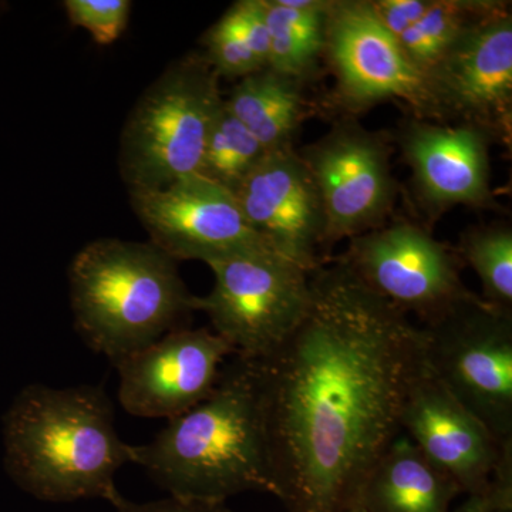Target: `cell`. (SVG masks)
Wrapping results in <instances>:
<instances>
[{"mask_svg": "<svg viewBox=\"0 0 512 512\" xmlns=\"http://www.w3.org/2000/svg\"><path fill=\"white\" fill-rule=\"evenodd\" d=\"M255 362L275 497L288 512H359L367 477L402 433L423 330L336 258L312 272L299 325Z\"/></svg>", "mask_w": 512, "mask_h": 512, "instance_id": "6da1fadb", "label": "cell"}, {"mask_svg": "<svg viewBox=\"0 0 512 512\" xmlns=\"http://www.w3.org/2000/svg\"><path fill=\"white\" fill-rule=\"evenodd\" d=\"M131 463L171 497L227 503L248 491L275 495L255 360L234 356L207 399L168 420L150 443L131 446Z\"/></svg>", "mask_w": 512, "mask_h": 512, "instance_id": "7a4b0ae2", "label": "cell"}, {"mask_svg": "<svg viewBox=\"0 0 512 512\" xmlns=\"http://www.w3.org/2000/svg\"><path fill=\"white\" fill-rule=\"evenodd\" d=\"M3 446L9 477L37 500L114 505L123 497L114 477L131 463V444L120 439L101 386L29 384L3 416Z\"/></svg>", "mask_w": 512, "mask_h": 512, "instance_id": "3957f363", "label": "cell"}, {"mask_svg": "<svg viewBox=\"0 0 512 512\" xmlns=\"http://www.w3.org/2000/svg\"><path fill=\"white\" fill-rule=\"evenodd\" d=\"M74 326L113 365L183 328L195 311L178 262L151 242L100 238L69 268Z\"/></svg>", "mask_w": 512, "mask_h": 512, "instance_id": "277c9868", "label": "cell"}, {"mask_svg": "<svg viewBox=\"0 0 512 512\" xmlns=\"http://www.w3.org/2000/svg\"><path fill=\"white\" fill-rule=\"evenodd\" d=\"M222 104L220 76L204 55L171 64L138 99L121 133L119 167L128 192L200 173Z\"/></svg>", "mask_w": 512, "mask_h": 512, "instance_id": "5b68a950", "label": "cell"}, {"mask_svg": "<svg viewBox=\"0 0 512 512\" xmlns=\"http://www.w3.org/2000/svg\"><path fill=\"white\" fill-rule=\"evenodd\" d=\"M420 328L430 372L495 439L512 444V311L474 293Z\"/></svg>", "mask_w": 512, "mask_h": 512, "instance_id": "8992f818", "label": "cell"}, {"mask_svg": "<svg viewBox=\"0 0 512 512\" xmlns=\"http://www.w3.org/2000/svg\"><path fill=\"white\" fill-rule=\"evenodd\" d=\"M207 265L214 286L207 296H195V311L208 316L234 356H268L308 311L311 274L276 252H249Z\"/></svg>", "mask_w": 512, "mask_h": 512, "instance_id": "52a82bcc", "label": "cell"}, {"mask_svg": "<svg viewBox=\"0 0 512 512\" xmlns=\"http://www.w3.org/2000/svg\"><path fill=\"white\" fill-rule=\"evenodd\" d=\"M323 55L335 76L332 100L340 109L357 114L394 101L414 119L446 123L426 74L379 22L369 0H329Z\"/></svg>", "mask_w": 512, "mask_h": 512, "instance_id": "ba28073f", "label": "cell"}, {"mask_svg": "<svg viewBox=\"0 0 512 512\" xmlns=\"http://www.w3.org/2000/svg\"><path fill=\"white\" fill-rule=\"evenodd\" d=\"M338 259L397 311L414 313L421 326L474 295L461 279L458 255L412 222L384 224L349 239Z\"/></svg>", "mask_w": 512, "mask_h": 512, "instance_id": "9c48e42d", "label": "cell"}, {"mask_svg": "<svg viewBox=\"0 0 512 512\" xmlns=\"http://www.w3.org/2000/svg\"><path fill=\"white\" fill-rule=\"evenodd\" d=\"M298 153L322 205L323 251L383 227L399 190L384 134L345 119Z\"/></svg>", "mask_w": 512, "mask_h": 512, "instance_id": "30bf717a", "label": "cell"}, {"mask_svg": "<svg viewBox=\"0 0 512 512\" xmlns=\"http://www.w3.org/2000/svg\"><path fill=\"white\" fill-rule=\"evenodd\" d=\"M130 200L151 244L177 262L210 264L249 252H275L249 224L234 191L204 175H185L157 190L130 191Z\"/></svg>", "mask_w": 512, "mask_h": 512, "instance_id": "8fae6325", "label": "cell"}, {"mask_svg": "<svg viewBox=\"0 0 512 512\" xmlns=\"http://www.w3.org/2000/svg\"><path fill=\"white\" fill-rule=\"evenodd\" d=\"M446 120L474 124L510 143L512 15L510 3L467 30L426 74Z\"/></svg>", "mask_w": 512, "mask_h": 512, "instance_id": "7c38bea8", "label": "cell"}, {"mask_svg": "<svg viewBox=\"0 0 512 512\" xmlns=\"http://www.w3.org/2000/svg\"><path fill=\"white\" fill-rule=\"evenodd\" d=\"M232 355L227 340L214 330H171L114 365L121 407L137 417L174 419L210 396Z\"/></svg>", "mask_w": 512, "mask_h": 512, "instance_id": "4fadbf2b", "label": "cell"}, {"mask_svg": "<svg viewBox=\"0 0 512 512\" xmlns=\"http://www.w3.org/2000/svg\"><path fill=\"white\" fill-rule=\"evenodd\" d=\"M400 429L466 495L483 493L505 451L512 447L495 439L430 372L426 362L407 390Z\"/></svg>", "mask_w": 512, "mask_h": 512, "instance_id": "5bb4252c", "label": "cell"}, {"mask_svg": "<svg viewBox=\"0 0 512 512\" xmlns=\"http://www.w3.org/2000/svg\"><path fill=\"white\" fill-rule=\"evenodd\" d=\"M234 194L249 224L276 254L309 274L325 264L318 190L293 147L265 153Z\"/></svg>", "mask_w": 512, "mask_h": 512, "instance_id": "9a60e30c", "label": "cell"}, {"mask_svg": "<svg viewBox=\"0 0 512 512\" xmlns=\"http://www.w3.org/2000/svg\"><path fill=\"white\" fill-rule=\"evenodd\" d=\"M494 137L474 124L450 126L410 117L399 133L421 207L440 217L463 205L497 208L491 187L490 146Z\"/></svg>", "mask_w": 512, "mask_h": 512, "instance_id": "2e32d148", "label": "cell"}, {"mask_svg": "<svg viewBox=\"0 0 512 512\" xmlns=\"http://www.w3.org/2000/svg\"><path fill=\"white\" fill-rule=\"evenodd\" d=\"M456 483L400 433L367 477L359 512H451Z\"/></svg>", "mask_w": 512, "mask_h": 512, "instance_id": "e0dca14e", "label": "cell"}, {"mask_svg": "<svg viewBox=\"0 0 512 512\" xmlns=\"http://www.w3.org/2000/svg\"><path fill=\"white\" fill-rule=\"evenodd\" d=\"M301 89L296 80L264 69L244 77L224 101L268 153L292 147L306 110Z\"/></svg>", "mask_w": 512, "mask_h": 512, "instance_id": "ac0fdd59", "label": "cell"}, {"mask_svg": "<svg viewBox=\"0 0 512 512\" xmlns=\"http://www.w3.org/2000/svg\"><path fill=\"white\" fill-rule=\"evenodd\" d=\"M262 5L269 30L266 69L302 84L325 53L329 0H262Z\"/></svg>", "mask_w": 512, "mask_h": 512, "instance_id": "d6986e66", "label": "cell"}, {"mask_svg": "<svg viewBox=\"0 0 512 512\" xmlns=\"http://www.w3.org/2000/svg\"><path fill=\"white\" fill-rule=\"evenodd\" d=\"M498 0H431L419 22L397 40L410 62L427 74L468 29L490 16Z\"/></svg>", "mask_w": 512, "mask_h": 512, "instance_id": "ffe728a7", "label": "cell"}, {"mask_svg": "<svg viewBox=\"0 0 512 512\" xmlns=\"http://www.w3.org/2000/svg\"><path fill=\"white\" fill-rule=\"evenodd\" d=\"M458 258L478 276L481 298L497 308L512 311V231L508 225H480L467 229L460 239Z\"/></svg>", "mask_w": 512, "mask_h": 512, "instance_id": "44dd1931", "label": "cell"}, {"mask_svg": "<svg viewBox=\"0 0 512 512\" xmlns=\"http://www.w3.org/2000/svg\"><path fill=\"white\" fill-rule=\"evenodd\" d=\"M254 134L222 104L205 144L201 175L235 191L265 156Z\"/></svg>", "mask_w": 512, "mask_h": 512, "instance_id": "7402d4cb", "label": "cell"}, {"mask_svg": "<svg viewBox=\"0 0 512 512\" xmlns=\"http://www.w3.org/2000/svg\"><path fill=\"white\" fill-rule=\"evenodd\" d=\"M63 6L70 23L86 29L101 46L119 40L130 20V0H66Z\"/></svg>", "mask_w": 512, "mask_h": 512, "instance_id": "603a6c76", "label": "cell"}, {"mask_svg": "<svg viewBox=\"0 0 512 512\" xmlns=\"http://www.w3.org/2000/svg\"><path fill=\"white\" fill-rule=\"evenodd\" d=\"M205 60L220 77H244L266 69L247 43L221 18L204 37Z\"/></svg>", "mask_w": 512, "mask_h": 512, "instance_id": "cb8c5ba5", "label": "cell"}, {"mask_svg": "<svg viewBox=\"0 0 512 512\" xmlns=\"http://www.w3.org/2000/svg\"><path fill=\"white\" fill-rule=\"evenodd\" d=\"M254 55L268 67L269 30L262 0H241L222 16Z\"/></svg>", "mask_w": 512, "mask_h": 512, "instance_id": "d4e9b609", "label": "cell"}, {"mask_svg": "<svg viewBox=\"0 0 512 512\" xmlns=\"http://www.w3.org/2000/svg\"><path fill=\"white\" fill-rule=\"evenodd\" d=\"M451 512H512V447L505 451L483 493L467 495Z\"/></svg>", "mask_w": 512, "mask_h": 512, "instance_id": "484cf974", "label": "cell"}, {"mask_svg": "<svg viewBox=\"0 0 512 512\" xmlns=\"http://www.w3.org/2000/svg\"><path fill=\"white\" fill-rule=\"evenodd\" d=\"M376 18L394 37H399L429 10L431 0H369Z\"/></svg>", "mask_w": 512, "mask_h": 512, "instance_id": "4316f807", "label": "cell"}, {"mask_svg": "<svg viewBox=\"0 0 512 512\" xmlns=\"http://www.w3.org/2000/svg\"><path fill=\"white\" fill-rule=\"evenodd\" d=\"M116 512H234L227 503H207V501L185 500L168 495L163 500L137 504L121 497L113 505Z\"/></svg>", "mask_w": 512, "mask_h": 512, "instance_id": "83f0119b", "label": "cell"}]
</instances>
